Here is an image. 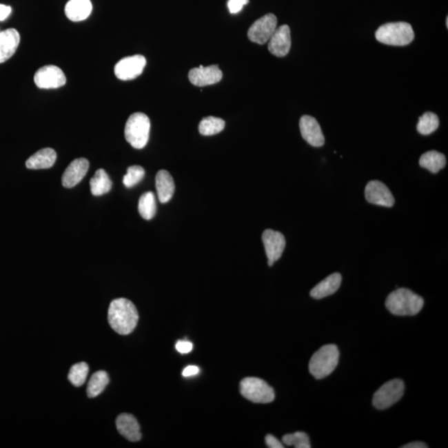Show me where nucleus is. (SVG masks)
I'll return each instance as SVG.
<instances>
[{
	"label": "nucleus",
	"instance_id": "nucleus-1",
	"mask_svg": "<svg viewBox=\"0 0 448 448\" xmlns=\"http://www.w3.org/2000/svg\"><path fill=\"white\" fill-rule=\"evenodd\" d=\"M139 315L132 301L118 298L112 301L108 309V323L116 333L128 336L136 329Z\"/></svg>",
	"mask_w": 448,
	"mask_h": 448
},
{
	"label": "nucleus",
	"instance_id": "nucleus-2",
	"mask_svg": "<svg viewBox=\"0 0 448 448\" xmlns=\"http://www.w3.org/2000/svg\"><path fill=\"white\" fill-rule=\"evenodd\" d=\"M423 305L422 297L407 288H398L391 292L385 301L387 309L394 315L400 316L417 315Z\"/></svg>",
	"mask_w": 448,
	"mask_h": 448
},
{
	"label": "nucleus",
	"instance_id": "nucleus-3",
	"mask_svg": "<svg viewBox=\"0 0 448 448\" xmlns=\"http://www.w3.org/2000/svg\"><path fill=\"white\" fill-rule=\"evenodd\" d=\"M340 352L336 345L323 346L313 354L309 363V370L316 380L327 377L339 363Z\"/></svg>",
	"mask_w": 448,
	"mask_h": 448
},
{
	"label": "nucleus",
	"instance_id": "nucleus-4",
	"mask_svg": "<svg viewBox=\"0 0 448 448\" xmlns=\"http://www.w3.org/2000/svg\"><path fill=\"white\" fill-rule=\"evenodd\" d=\"M376 37L378 42L384 44L405 46L413 42L414 32L408 23H389L378 28Z\"/></svg>",
	"mask_w": 448,
	"mask_h": 448
},
{
	"label": "nucleus",
	"instance_id": "nucleus-5",
	"mask_svg": "<svg viewBox=\"0 0 448 448\" xmlns=\"http://www.w3.org/2000/svg\"><path fill=\"white\" fill-rule=\"evenodd\" d=\"M150 121L144 113L136 112L130 116L125 126V137L134 149H143L148 143Z\"/></svg>",
	"mask_w": 448,
	"mask_h": 448
},
{
	"label": "nucleus",
	"instance_id": "nucleus-6",
	"mask_svg": "<svg viewBox=\"0 0 448 448\" xmlns=\"http://www.w3.org/2000/svg\"><path fill=\"white\" fill-rule=\"evenodd\" d=\"M240 392L252 403H269L274 400V389L262 378L247 377L240 383Z\"/></svg>",
	"mask_w": 448,
	"mask_h": 448
},
{
	"label": "nucleus",
	"instance_id": "nucleus-7",
	"mask_svg": "<svg viewBox=\"0 0 448 448\" xmlns=\"http://www.w3.org/2000/svg\"><path fill=\"white\" fill-rule=\"evenodd\" d=\"M405 389V383L398 378L387 382L374 394L373 405L380 410L389 409L400 400Z\"/></svg>",
	"mask_w": 448,
	"mask_h": 448
},
{
	"label": "nucleus",
	"instance_id": "nucleus-8",
	"mask_svg": "<svg viewBox=\"0 0 448 448\" xmlns=\"http://www.w3.org/2000/svg\"><path fill=\"white\" fill-rule=\"evenodd\" d=\"M278 26V19L272 14L263 16L256 20L247 32L248 39L258 44L267 43Z\"/></svg>",
	"mask_w": 448,
	"mask_h": 448
},
{
	"label": "nucleus",
	"instance_id": "nucleus-9",
	"mask_svg": "<svg viewBox=\"0 0 448 448\" xmlns=\"http://www.w3.org/2000/svg\"><path fill=\"white\" fill-rule=\"evenodd\" d=\"M34 83L40 89H56L63 87L67 79L62 69L55 65H47L36 72Z\"/></svg>",
	"mask_w": 448,
	"mask_h": 448
},
{
	"label": "nucleus",
	"instance_id": "nucleus-10",
	"mask_svg": "<svg viewBox=\"0 0 448 448\" xmlns=\"http://www.w3.org/2000/svg\"><path fill=\"white\" fill-rule=\"evenodd\" d=\"M146 59L142 55H134L122 59L116 64L115 75L121 81L136 79L143 72Z\"/></svg>",
	"mask_w": 448,
	"mask_h": 448
},
{
	"label": "nucleus",
	"instance_id": "nucleus-11",
	"mask_svg": "<svg viewBox=\"0 0 448 448\" xmlns=\"http://www.w3.org/2000/svg\"><path fill=\"white\" fill-rule=\"evenodd\" d=\"M262 239L268 259V266L272 267L282 256L286 247V239L280 232L272 230H265Z\"/></svg>",
	"mask_w": 448,
	"mask_h": 448
},
{
	"label": "nucleus",
	"instance_id": "nucleus-12",
	"mask_svg": "<svg viewBox=\"0 0 448 448\" xmlns=\"http://www.w3.org/2000/svg\"><path fill=\"white\" fill-rule=\"evenodd\" d=\"M365 194L366 201L372 205L391 207L395 203L393 194L388 187L378 181L369 182L365 187Z\"/></svg>",
	"mask_w": 448,
	"mask_h": 448
},
{
	"label": "nucleus",
	"instance_id": "nucleus-13",
	"mask_svg": "<svg viewBox=\"0 0 448 448\" xmlns=\"http://www.w3.org/2000/svg\"><path fill=\"white\" fill-rule=\"evenodd\" d=\"M223 79V72L217 65L209 67L199 66L191 69L189 73L190 83L196 87H206L219 83Z\"/></svg>",
	"mask_w": 448,
	"mask_h": 448
},
{
	"label": "nucleus",
	"instance_id": "nucleus-14",
	"mask_svg": "<svg viewBox=\"0 0 448 448\" xmlns=\"http://www.w3.org/2000/svg\"><path fill=\"white\" fill-rule=\"evenodd\" d=\"M301 136L309 145L320 147L325 144V137L318 121L311 116H303L300 120Z\"/></svg>",
	"mask_w": 448,
	"mask_h": 448
},
{
	"label": "nucleus",
	"instance_id": "nucleus-15",
	"mask_svg": "<svg viewBox=\"0 0 448 448\" xmlns=\"http://www.w3.org/2000/svg\"><path fill=\"white\" fill-rule=\"evenodd\" d=\"M292 46L291 30L288 26L276 28L274 34L268 41V50L276 57L287 56Z\"/></svg>",
	"mask_w": 448,
	"mask_h": 448
},
{
	"label": "nucleus",
	"instance_id": "nucleus-16",
	"mask_svg": "<svg viewBox=\"0 0 448 448\" xmlns=\"http://www.w3.org/2000/svg\"><path fill=\"white\" fill-rule=\"evenodd\" d=\"M89 166V161L85 158L72 161L63 174L62 183L65 188L70 189L79 185L87 174Z\"/></svg>",
	"mask_w": 448,
	"mask_h": 448
},
{
	"label": "nucleus",
	"instance_id": "nucleus-17",
	"mask_svg": "<svg viewBox=\"0 0 448 448\" xmlns=\"http://www.w3.org/2000/svg\"><path fill=\"white\" fill-rule=\"evenodd\" d=\"M20 43L19 32L15 28H8L0 32V63L13 57Z\"/></svg>",
	"mask_w": 448,
	"mask_h": 448
},
{
	"label": "nucleus",
	"instance_id": "nucleus-18",
	"mask_svg": "<svg viewBox=\"0 0 448 448\" xmlns=\"http://www.w3.org/2000/svg\"><path fill=\"white\" fill-rule=\"evenodd\" d=\"M118 431L130 442H138L141 439V427L136 418L132 414H122L116 418Z\"/></svg>",
	"mask_w": 448,
	"mask_h": 448
},
{
	"label": "nucleus",
	"instance_id": "nucleus-19",
	"mask_svg": "<svg viewBox=\"0 0 448 448\" xmlns=\"http://www.w3.org/2000/svg\"><path fill=\"white\" fill-rule=\"evenodd\" d=\"M342 282V276L338 272L327 276L321 281L312 289L309 295L315 299H323L325 297L335 294L339 290Z\"/></svg>",
	"mask_w": 448,
	"mask_h": 448
},
{
	"label": "nucleus",
	"instance_id": "nucleus-20",
	"mask_svg": "<svg viewBox=\"0 0 448 448\" xmlns=\"http://www.w3.org/2000/svg\"><path fill=\"white\" fill-rule=\"evenodd\" d=\"M57 153L54 149L44 148L39 150L28 159L26 167L30 170H46L54 166Z\"/></svg>",
	"mask_w": 448,
	"mask_h": 448
},
{
	"label": "nucleus",
	"instance_id": "nucleus-21",
	"mask_svg": "<svg viewBox=\"0 0 448 448\" xmlns=\"http://www.w3.org/2000/svg\"><path fill=\"white\" fill-rule=\"evenodd\" d=\"M92 11L91 0H69L65 7V14L73 22L83 21Z\"/></svg>",
	"mask_w": 448,
	"mask_h": 448
},
{
	"label": "nucleus",
	"instance_id": "nucleus-22",
	"mask_svg": "<svg viewBox=\"0 0 448 448\" xmlns=\"http://www.w3.org/2000/svg\"><path fill=\"white\" fill-rule=\"evenodd\" d=\"M156 186L159 201L162 203H168L172 198L175 190L173 177L168 171H159L156 178Z\"/></svg>",
	"mask_w": 448,
	"mask_h": 448
},
{
	"label": "nucleus",
	"instance_id": "nucleus-23",
	"mask_svg": "<svg viewBox=\"0 0 448 448\" xmlns=\"http://www.w3.org/2000/svg\"><path fill=\"white\" fill-rule=\"evenodd\" d=\"M446 164V156L436 150H430L423 154L419 160V165L433 174H437L440 170L445 168Z\"/></svg>",
	"mask_w": 448,
	"mask_h": 448
},
{
	"label": "nucleus",
	"instance_id": "nucleus-24",
	"mask_svg": "<svg viewBox=\"0 0 448 448\" xmlns=\"http://www.w3.org/2000/svg\"><path fill=\"white\" fill-rule=\"evenodd\" d=\"M91 192L94 196H101L108 194L112 190V182L109 175L103 169L96 170V172L90 181Z\"/></svg>",
	"mask_w": 448,
	"mask_h": 448
},
{
	"label": "nucleus",
	"instance_id": "nucleus-25",
	"mask_svg": "<svg viewBox=\"0 0 448 448\" xmlns=\"http://www.w3.org/2000/svg\"><path fill=\"white\" fill-rule=\"evenodd\" d=\"M110 378L107 372L100 370L92 374L88 382L87 394L89 398H95L103 392Z\"/></svg>",
	"mask_w": 448,
	"mask_h": 448
},
{
	"label": "nucleus",
	"instance_id": "nucleus-26",
	"mask_svg": "<svg viewBox=\"0 0 448 448\" xmlns=\"http://www.w3.org/2000/svg\"><path fill=\"white\" fill-rule=\"evenodd\" d=\"M225 128V121L221 118L207 116L203 118L198 125L199 132L203 136H214L218 134Z\"/></svg>",
	"mask_w": 448,
	"mask_h": 448
},
{
	"label": "nucleus",
	"instance_id": "nucleus-27",
	"mask_svg": "<svg viewBox=\"0 0 448 448\" xmlns=\"http://www.w3.org/2000/svg\"><path fill=\"white\" fill-rule=\"evenodd\" d=\"M138 210L142 218L150 220L156 213V197L152 192H146L141 195Z\"/></svg>",
	"mask_w": 448,
	"mask_h": 448
},
{
	"label": "nucleus",
	"instance_id": "nucleus-28",
	"mask_svg": "<svg viewBox=\"0 0 448 448\" xmlns=\"http://www.w3.org/2000/svg\"><path fill=\"white\" fill-rule=\"evenodd\" d=\"M439 119L433 112H426L419 118L417 130L422 136H429L438 128Z\"/></svg>",
	"mask_w": 448,
	"mask_h": 448
},
{
	"label": "nucleus",
	"instance_id": "nucleus-29",
	"mask_svg": "<svg viewBox=\"0 0 448 448\" xmlns=\"http://www.w3.org/2000/svg\"><path fill=\"white\" fill-rule=\"evenodd\" d=\"M89 373V366L85 362L72 366L68 374V380L76 387L85 384Z\"/></svg>",
	"mask_w": 448,
	"mask_h": 448
},
{
	"label": "nucleus",
	"instance_id": "nucleus-30",
	"mask_svg": "<svg viewBox=\"0 0 448 448\" xmlns=\"http://www.w3.org/2000/svg\"><path fill=\"white\" fill-rule=\"evenodd\" d=\"M283 442L285 445L293 446L296 448L312 447L308 435L303 431H296L295 434L285 435Z\"/></svg>",
	"mask_w": 448,
	"mask_h": 448
},
{
	"label": "nucleus",
	"instance_id": "nucleus-31",
	"mask_svg": "<svg viewBox=\"0 0 448 448\" xmlns=\"http://www.w3.org/2000/svg\"><path fill=\"white\" fill-rule=\"evenodd\" d=\"M145 170L140 165H132L128 169V173L123 178V184L126 188H132L139 184L145 177Z\"/></svg>",
	"mask_w": 448,
	"mask_h": 448
},
{
	"label": "nucleus",
	"instance_id": "nucleus-32",
	"mask_svg": "<svg viewBox=\"0 0 448 448\" xmlns=\"http://www.w3.org/2000/svg\"><path fill=\"white\" fill-rule=\"evenodd\" d=\"M248 2L250 0H229L227 8H229L231 14H238L244 6L247 5Z\"/></svg>",
	"mask_w": 448,
	"mask_h": 448
},
{
	"label": "nucleus",
	"instance_id": "nucleus-33",
	"mask_svg": "<svg viewBox=\"0 0 448 448\" xmlns=\"http://www.w3.org/2000/svg\"><path fill=\"white\" fill-rule=\"evenodd\" d=\"M175 348L181 354H188L192 352L193 344L187 340H179L176 345H175Z\"/></svg>",
	"mask_w": 448,
	"mask_h": 448
},
{
	"label": "nucleus",
	"instance_id": "nucleus-34",
	"mask_svg": "<svg viewBox=\"0 0 448 448\" xmlns=\"http://www.w3.org/2000/svg\"><path fill=\"white\" fill-rule=\"evenodd\" d=\"M267 446L270 448H283L284 445L274 435L268 434L265 438Z\"/></svg>",
	"mask_w": 448,
	"mask_h": 448
},
{
	"label": "nucleus",
	"instance_id": "nucleus-35",
	"mask_svg": "<svg viewBox=\"0 0 448 448\" xmlns=\"http://www.w3.org/2000/svg\"><path fill=\"white\" fill-rule=\"evenodd\" d=\"M199 373V368L198 366L195 365H189L183 370V376L184 377H191L196 376Z\"/></svg>",
	"mask_w": 448,
	"mask_h": 448
},
{
	"label": "nucleus",
	"instance_id": "nucleus-36",
	"mask_svg": "<svg viewBox=\"0 0 448 448\" xmlns=\"http://www.w3.org/2000/svg\"><path fill=\"white\" fill-rule=\"evenodd\" d=\"M11 13V8L10 6L0 5V21H3Z\"/></svg>",
	"mask_w": 448,
	"mask_h": 448
},
{
	"label": "nucleus",
	"instance_id": "nucleus-37",
	"mask_svg": "<svg viewBox=\"0 0 448 448\" xmlns=\"http://www.w3.org/2000/svg\"><path fill=\"white\" fill-rule=\"evenodd\" d=\"M402 448H427V444L422 442H414L409 444H406L405 446H402Z\"/></svg>",
	"mask_w": 448,
	"mask_h": 448
},
{
	"label": "nucleus",
	"instance_id": "nucleus-38",
	"mask_svg": "<svg viewBox=\"0 0 448 448\" xmlns=\"http://www.w3.org/2000/svg\"><path fill=\"white\" fill-rule=\"evenodd\" d=\"M446 23H447V27H448V18H447Z\"/></svg>",
	"mask_w": 448,
	"mask_h": 448
}]
</instances>
